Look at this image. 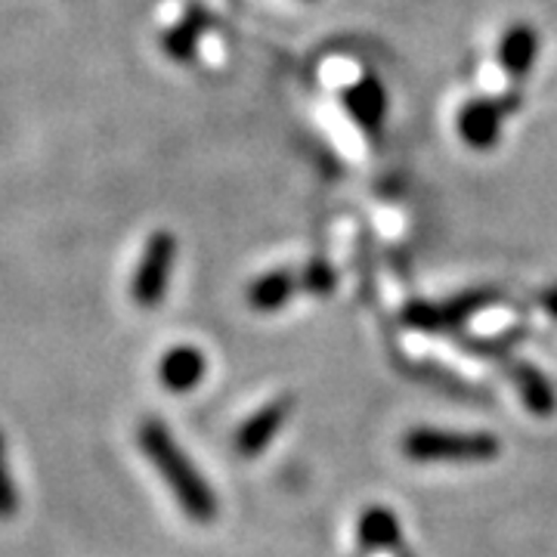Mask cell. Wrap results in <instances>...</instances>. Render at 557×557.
<instances>
[{
  "mask_svg": "<svg viewBox=\"0 0 557 557\" xmlns=\"http://www.w3.org/2000/svg\"><path fill=\"white\" fill-rule=\"evenodd\" d=\"M137 440L146 458L159 471L168 490L177 498L180 511L196 523H214L218 520V496L201 478V471L189 461V456L177 446L174 434L159 418H146L137 428Z\"/></svg>",
  "mask_w": 557,
  "mask_h": 557,
  "instance_id": "6da1fadb",
  "label": "cell"
},
{
  "mask_svg": "<svg viewBox=\"0 0 557 557\" xmlns=\"http://www.w3.org/2000/svg\"><path fill=\"white\" fill-rule=\"evenodd\" d=\"M399 449L418 465H483L502 453V443L486 431L480 434V431L416 428L403 437Z\"/></svg>",
  "mask_w": 557,
  "mask_h": 557,
  "instance_id": "7a4b0ae2",
  "label": "cell"
},
{
  "mask_svg": "<svg viewBox=\"0 0 557 557\" xmlns=\"http://www.w3.org/2000/svg\"><path fill=\"white\" fill-rule=\"evenodd\" d=\"M174 258H177L174 236L171 233H156L146 245V251H143L137 273L131 278V298L137 300L143 310H152L156 304L164 300L171 270H174Z\"/></svg>",
  "mask_w": 557,
  "mask_h": 557,
  "instance_id": "3957f363",
  "label": "cell"
},
{
  "mask_svg": "<svg viewBox=\"0 0 557 557\" xmlns=\"http://www.w3.org/2000/svg\"><path fill=\"white\" fill-rule=\"evenodd\" d=\"M520 106L518 94L505 100H471L458 112V134L471 149H493L502 137V121Z\"/></svg>",
  "mask_w": 557,
  "mask_h": 557,
  "instance_id": "277c9868",
  "label": "cell"
},
{
  "mask_svg": "<svg viewBox=\"0 0 557 557\" xmlns=\"http://www.w3.org/2000/svg\"><path fill=\"white\" fill-rule=\"evenodd\" d=\"M292 409H295V399L278 397L273 399V403H267L263 409H258L255 416L248 418L239 428V434H236V449H239V456H260V453L273 443V437L278 434V428L288 421Z\"/></svg>",
  "mask_w": 557,
  "mask_h": 557,
  "instance_id": "5b68a950",
  "label": "cell"
},
{
  "mask_svg": "<svg viewBox=\"0 0 557 557\" xmlns=\"http://www.w3.org/2000/svg\"><path fill=\"white\" fill-rule=\"evenodd\" d=\"M496 298V292H465L461 298L446 300V304H416V307H409L406 322H412L416 329H446V325H456L461 319L480 313Z\"/></svg>",
  "mask_w": 557,
  "mask_h": 557,
  "instance_id": "8992f818",
  "label": "cell"
},
{
  "mask_svg": "<svg viewBox=\"0 0 557 557\" xmlns=\"http://www.w3.org/2000/svg\"><path fill=\"white\" fill-rule=\"evenodd\" d=\"M205 372H208V359L193 344L171 347L159 362L161 387L171 391V394H189V391H196L201 379H205Z\"/></svg>",
  "mask_w": 557,
  "mask_h": 557,
  "instance_id": "52a82bcc",
  "label": "cell"
},
{
  "mask_svg": "<svg viewBox=\"0 0 557 557\" xmlns=\"http://www.w3.org/2000/svg\"><path fill=\"white\" fill-rule=\"evenodd\" d=\"M539 57V35L536 28H530V25H511L508 32H505V38L498 44V62H502V69L511 75L515 81L527 78L530 72H533V65H536Z\"/></svg>",
  "mask_w": 557,
  "mask_h": 557,
  "instance_id": "ba28073f",
  "label": "cell"
},
{
  "mask_svg": "<svg viewBox=\"0 0 557 557\" xmlns=\"http://www.w3.org/2000/svg\"><path fill=\"white\" fill-rule=\"evenodd\" d=\"M344 102H347V112L354 115L359 127H366L369 134H379V127L387 119V90L381 87L375 78H362L357 81L347 94H344Z\"/></svg>",
  "mask_w": 557,
  "mask_h": 557,
  "instance_id": "9c48e42d",
  "label": "cell"
},
{
  "mask_svg": "<svg viewBox=\"0 0 557 557\" xmlns=\"http://www.w3.org/2000/svg\"><path fill=\"white\" fill-rule=\"evenodd\" d=\"M298 288V273H292V270H273V273L255 278V282L248 285V304H251L258 313H276L278 307H285L288 300L295 298Z\"/></svg>",
  "mask_w": 557,
  "mask_h": 557,
  "instance_id": "30bf717a",
  "label": "cell"
},
{
  "mask_svg": "<svg viewBox=\"0 0 557 557\" xmlns=\"http://www.w3.org/2000/svg\"><path fill=\"white\" fill-rule=\"evenodd\" d=\"M357 536L362 542V548L379 552V548H397L399 545V518L384 508V505H372L362 511V518L357 523Z\"/></svg>",
  "mask_w": 557,
  "mask_h": 557,
  "instance_id": "8fae6325",
  "label": "cell"
},
{
  "mask_svg": "<svg viewBox=\"0 0 557 557\" xmlns=\"http://www.w3.org/2000/svg\"><path fill=\"white\" fill-rule=\"evenodd\" d=\"M511 372H515V381H518V391H520V397H523V403H527V409L539 418L555 416L557 394H555V387L548 384V379H545L539 369H533V366H523V362H518Z\"/></svg>",
  "mask_w": 557,
  "mask_h": 557,
  "instance_id": "7c38bea8",
  "label": "cell"
},
{
  "mask_svg": "<svg viewBox=\"0 0 557 557\" xmlns=\"http://www.w3.org/2000/svg\"><path fill=\"white\" fill-rule=\"evenodd\" d=\"M20 511V486L10 471V458H7V440L0 431V520L16 518Z\"/></svg>",
  "mask_w": 557,
  "mask_h": 557,
  "instance_id": "4fadbf2b",
  "label": "cell"
},
{
  "mask_svg": "<svg viewBox=\"0 0 557 557\" xmlns=\"http://www.w3.org/2000/svg\"><path fill=\"white\" fill-rule=\"evenodd\" d=\"M335 285H338V273L325 260H310V267L300 276V288H307L313 295H332Z\"/></svg>",
  "mask_w": 557,
  "mask_h": 557,
  "instance_id": "5bb4252c",
  "label": "cell"
},
{
  "mask_svg": "<svg viewBox=\"0 0 557 557\" xmlns=\"http://www.w3.org/2000/svg\"><path fill=\"white\" fill-rule=\"evenodd\" d=\"M542 304H545V310H548L552 317H557V285H552V288L542 295Z\"/></svg>",
  "mask_w": 557,
  "mask_h": 557,
  "instance_id": "9a60e30c",
  "label": "cell"
}]
</instances>
